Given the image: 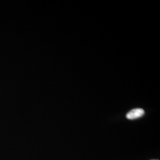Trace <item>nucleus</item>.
Listing matches in <instances>:
<instances>
[{"mask_svg":"<svg viewBox=\"0 0 160 160\" xmlns=\"http://www.w3.org/2000/svg\"><path fill=\"white\" fill-rule=\"evenodd\" d=\"M145 114V112L142 109L137 108V109H133L129 111L126 114V118L129 120H133L137 119L143 116Z\"/></svg>","mask_w":160,"mask_h":160,"instance_id":"nucleus-1","label":"nucleus"},{"mask_svg":"<svg viewBox=\"0 0 160 160\" xmlns=\"http://www.w3.org/2000/svg\"></svg>","mask_w":160,"mask_h":160,"instance_id":"nucleus-2","label":"nucleus"}]
</instances>
